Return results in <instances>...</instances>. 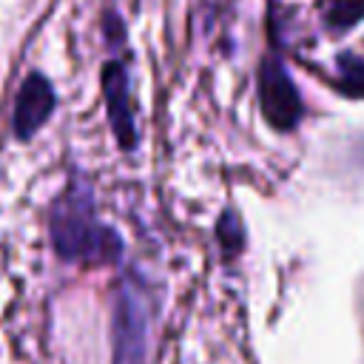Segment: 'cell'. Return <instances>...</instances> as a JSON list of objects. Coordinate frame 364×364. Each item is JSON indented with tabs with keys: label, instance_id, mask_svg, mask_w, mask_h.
<instances>
[{
	"label": "cell",
	"instance_id": "obj_8",
	"mask_svg": "<svg viewBox=\"0 0 364 364\" xmlns=\"http://www.w3.org/2000/svg\"><path fill=\"white\" fill-rule=\"evenodd\" d=\"M219 236H222V245H225V250H236L239 245H242V230H239V225H236V219H233V213H230V230H228V225L222 222L219 225Z\"/></svg>",
	"mask_w": 364,
	"mask_h": 364
},
{
	"label": "cell",
	"instance_id": "obj_5",
	"mask_svg": "<svg viewBox=\"0 0 364 364\" xmlns=\"http://www.w3.org/2000/svg\"><path fill=\"white\" fill-rule=\"evenodd\" d=\"M102 85H105V102H108V114H111V128L117 134V139L131 148L134 145V114H131V97H128V80L119 63H108L105 74H102Z\"/></svg>",
	"mask_w": 364,
	"mask_h": 364
},
{
	"label": "cell",
	"instance_id": "obj_4",
	"mask_svg": "<svg viewBox=\"0 0 364 364\" xmlns=\"http://www.w3.org/2000/svg\"><path fill=\"white\" fill-rule=\"evenodd\" d=\"M54 111V88L43 74H28L14 102V136L31 139Z\"/></svg>",
	"mask_w": 364,
	"mask_h": 364
},
{
	"label": "cell",
	"instance_id": "obj_2",
	"mask_svg": "<svg viewBox=\"0 0 364 364\" xmlns=\"http://www.w3.org/2000/svg\"><path fill=\"white\" fill-rule=\"evenodd\" d=\"M148 307L134 282H122L114 304V364H145Z\"/></svg>",
	"mask_w": 364,
	"mask_h": 364
},
{
	"label": "cell",
	"instance_id": "obj_3",
	"mask_svg": "<svg viewBox=\"0 0 364 364\" xmlns=\"http://www.w3.org/2000/svg\"><path fill=\"white\" fill-rule=\"evenodd\" d=\"M259 102L264 119L279 131H290L301 119V97L287 68L276 57H267L259 68Z\"/></svg>",
	"mask_w": 364,
	"mask_h": 364
},
{
	"label": "cell",
	"instance_id": "obj_6",
	"mask_svg": "<svg viewBox=\"0 0 364 364\" xmlns=\"http://www.w3.org/2000/svg\"><path fill=\"white\" fill-rule=\"evenodd\" d=\"M318 9L330 31H347L364 20V0H321Z\"/></svg>",
	"mask_w": 364,
	"mask_h": 364
},
{
	"label": "cell",
	"instance_id": "obj_1",
	"mask_svg": "<svg viewBox=\"0 0 364 364\" xmlns=\"http://www.w3.org/2000/svg\"><path fill=\"white\" fill-rule=\"evenodd\" d=\"M51 242L63 259L85 264H108L122 250L117 230L97 219L85 185H74L57 199L51 210Z\"/></svg>",
	"mask_w": 364,
	"mask_h": 364
},
{
	"label": "cell",
	"instance_id": "obj_7",
	"mask_svg": "<svg viewBox=\"0 0 364 364\" xmlns=\"http://www.w3.org/2000/svg\"><path fill=\"white\" fill-rule=\"evenodd\" d=\"M338 88L353 97H364V60L355 54L338 57Z\"/></svg>",
	"mask_w": 364,
	"mask_h": 364
}]
</instances>
